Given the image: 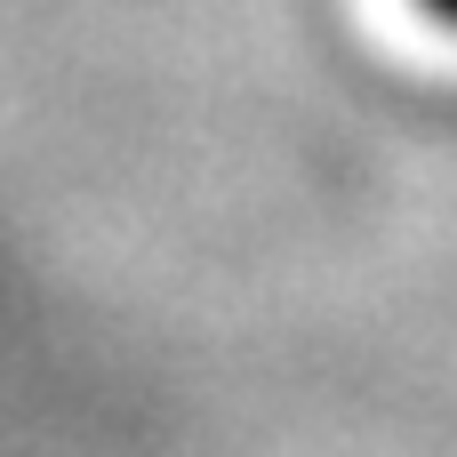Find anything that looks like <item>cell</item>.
Returning a JSON list of instances; mask_svg holds the SVG:
<instances>
[{
  "instance_id": "1",
  "label": "cell",
  "mask_w": 457,
  "mask_h": 457,
  "mask_svg": "<svg viewBox=\"0 0 457 457\" xmlns=\"http://www.w3.org/2000/svg\"><path fill=\"white\" fill-rule=\"evenodd\" d=\"M418 8H426V16H434L442 32H457V0H418Z\"/></svg>"
}]
</instances>
